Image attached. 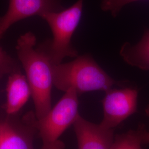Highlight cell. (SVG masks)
I'll return each instance as SVG.
<instances>
[{"label":"cell","mask_w":149,"mask_h":149,"mask_svg":"<svg viewBox=\"0 0 149 149\" xmlns=\"http://www.w3.org/2000/svg\"><path fill=\"white\" fill-rule=\"evenodd\" d=\"M120 54L129 65L143 70H149V29L145 32L137 44H124Z\"/></svg>","instance_id":"10"},{"label":"cell","mask_w":149,"mask_h":149,"mask_svg":"<svg viewBox=\"0 0 149 149\" xmlns=\"http://www.w3.org/2000/svg\"><path fill=\"white\" fill-rule=\"evenodd\" d=\"M52 71L56 88L64 92L73 89L78 95L95 91L106 92L117 84L89 55L77 56L65 64H52Z\"/></svg>","instance_id":"2"},{"label":"cell","mask_w":149,"mask_h":149,"mask_svg":"<svg viewBox=\"0 0 149 149\" xmlns=\"http://www.w3.org/2000/svg\"><path fill=\"white\" fill-rule=\"evenodd\" d=\"M36 119L32 113L22 122L10 118L0 120V149H34Z\"/></svg>","instance_id":"7"},{"label":"cell","mask_w":149,"mask_h":149,"mask_svg":"<svg viewBox=\"0 0 149 149\" xmlns=\"http://www.w3.org/2000/svg\"><path fill=\"white\" fill-rule=\"evenodd\" d=\"M137 1L139 0H101V8L103 11L109 12L113 17H116L123 7Z\"/></svg>","instance_id":"13"},{"label":"cell","mask_w":149,"mask_h":149,"mask_svg":"<svg viewBox=\"0 0 149 149\" xmlns=\"http://www.w3.org/2000/svg\"><path fill=\"white\" fill-rule=\"evenodd\" d=\"M73 127L78 149H111L115 136L114 130L89 122L80 114Z\"/></svg>","instance_id":"8"},{"label":"cell","mask_w":149,"mask_h":149,"mask_svg":"<svg viewBox=\"0 0 149 149\" xmlns=\"http://www.w3.org/2000/svg\"><path fill=\"white\" fill-rule=\"evenodd\" d=\"M146 131L145 125L140 124L136 129L115 135L111 149H143Z\"/></svg>","instance_id":"11"},{"label":"cell","mask_w":149,"mask_h":149,"mask_svg":"<svg viewBox=\"0 0 149 149\" xmlns=\"http://www.w3.org/2000/svg\"><path fill=\"white\" fill-rule=\"evenodd\" d=\"M138 91L133 88L109 89L102 100L103 118L100 124L114 130L137 111Z\"/></svg>","instance_id":"5"},{"label":"cell","mask_w":149,"mask_h":149,"mask_svg":"<svg viewBox=\"0 0 149 149\" xmlns=\"http://www.w3.org/2000/svg\"><path fill=\"white\" fill-rule=\"evenodd\" d=\"M64 9L62 0H9L7 11L3 16L0 17V38L17 22Z\"/></svg>","instance_id":"6"},{"label":"cell","mask_w":149,"mask_h":149,"mask_svg":"<svg viewBox=\"0 0 149 149\" xmlns=\"http://www.w3.org/2000/svg\"><path fill=\"white\" fill-rule=\"evenodd\" d=\"M78 94L73 89L65 92L64 96L40 119L36 118L35 126L42 140L41 149H64L60 137L73 125L79 113Z\"/></svg>","instance_id":"4"},{"label":"cell","mask_w":149,"mask_h":149,"mask_svg":"<svg viewBox=\"0 0 149 149\" xmlns=\"http://www.w3.org/2000/svg\"><path fill=\"white\" fill-rule=\"evenodd\" d=\"M32 92L26 76L21 70L9 75L6 87V102L4 106L6 113L13 116L19 112L26 104Z\"/></svg>","instance_id":"9"},{"label":"cell","mask_w":149,"mask_h":149,"mask_svg":"<svg viewBox=\"0 0 149 149\" xmlns=\"http://www.w3.org/2000/svg\"><path fill=\"white\" fill-rule=\"evenodd\" d=\"M19 70L18 63L0 47V79Z\"/></svg>","instance_id":"12"},{"label":"cell","mask_w":149,"mask_h":149,"mask_svg":"<svg viewBox=\"0 0 149 149\" xmlns=\"http://www.w3.org/2000/svg\"><path fill=\"white\" fill-rule=\"evenodd\" d=\"M146 114L149 117V105L145 109ZM144 145H149V132L146 131L144 134V140H143Z\"/></svg>","instance_id":"14"},{"label":"cell","mask_w":149,"mask_h":149,"mask_svg":"<svg viewBox=\"0 0 149 149\" xmlns=\"http://www.w3.org/2000/svg\"><path fill=\"white\" fill-rule=\"evenodd\" d=\"M36 44L35 36L28 32L18 39L16 49L31 88L34 114L38 119L52 108V89L54 84L52 64L40 48H35Z\"/></svg>","instance_id":"1"},{"label":"cell","mask_w":149,"mask_h":149,"mask_svg":"<svg viewBox=\"0 0 149 149\" xmlns=\"http://www.w3.org/2000/svg\"><path fill=\"white\" fill-rule=\"evenodd\" d=\"M83 0L58 12H48L41 17L48 23L53 33V39L39 47L46 54L50 63H61L66 57L78 56V52L71 44V39L79 25L83 9Z\"/></svg>","instance_id":"3"}]
</instances>
